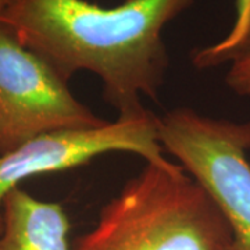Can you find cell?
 I'll list each match as a JSON object with an SVG mask.
<instances>
[{"mask_svg": "<svg viewBox=\"0 0 250 250\" xmlns=\"http://www.w3.org/2000/svg\"><path fill=\"white\" fill-rule=\"evenodd\" d=\"M195 0H124L104 7L90 0H11L0 16L22 45L64 80L89 71L118 114L157 100L168 70L163 32Z\"/></svg>", "mask_w": 250, "mask_h": 250, "instance_id": "6da1fadb", "label": "cell"}, {"mask_svg": "<svg viewBox=\"0 0 250 250\" xmlns=\"http://www.w3.org/2000/svg\"><path fill=\"white\" fill-rule=\"evenodd\" d=\"M74 250H233L213 199L179 164L145 163Z\"/></svg>", "mask_w": 250, "mask_h": 250, "instance_id": "7a4b0ae2", "label": "cell"}, {"mask_svg": "<svg viewBox=\"0 0 250 250\" xmlns=\"http://www.w3.org/2000/svg\"><path fill=\"white\" fill-rule=\"evenodd\" d=\"M157 138L220 208L232 232L233 250H250V121L178 107L157 117Z\"/></svg>", "mask_w": 250, "mask_h": 250, "instance_id": "3957f363", "label": "cell"}, {"mask_svg": "<svg viewBox=\"0 0 250 250\" xmlns=\"http://www.w3.org/2000/svg\"><path fill=\"white\" fill-rule=\"evenodd\" d=\"M106 123L72 95L49 62L0 22V153L39 135Z\"/></svg>", "mask_w": 250, "mask_h": 250, "instance_id": "277c9868", "label": "cell"}, {"mask_svg": "<svg viewBox=\"0 0 250 250\" xmlns=\"http://www.w3.org/2000/svg\"><path fill=\"white\" fill-rule=\"evenodd\" d=\"M113 152L134 153L145 163L166 160L157 138V116L147 108L118 114L114 121L96 128L39 135L0 153V232L3 200L21 182L42 174L71 170Z\"/></svg>", "mask_w": 250, "mask_h": 250, "instance_id": "5b68a950", "label": "cell"}, {"mask_svg": "<svg viewBox=\"0 0 250 250\" xmlns=\"http://www.w3.org/2000/svg\"><path fill=\"white\" fill-rule=\"evenodd\" d=\"M0 250H74L71 224L60 203L39 200L18 187L3 200Z\"/></svg>", "mask_w": 250, "mask_h": 250, "instance_id": "8992f818", "label": "cell"}, {"mask_svg": "<svg viewBox=\"0 0 250 250\" xmlns=\"http://www.w3.org/2000/svg\"><path fill=\"white\" fill-rule=\"evenodd\" d=\"M250 54V0H235V21L220 42L196 49L192 62L197 70H208L233 62Z\"/></svg>", "mask_w": 250, "mask_h": 250, "instance_id": "52a82bcc", "label": "cell"}, {"mask_svg": "<svg viewBox=\"0 0 250 250\" xmlns=\"http://www.w3.org/2000/svg\"><path fill=\"white\" fill-rule=\"evenodd\" d=\"M225 82L229 89L238 95H250V54L231 62L225 75Z\"/></svg>", "mask_w": 250, "mask_h": 250, "instance_id": "ba28073f", "label": "cell"}, {"mask_svg": "<svg viewBox=\"0 0 250 250\" xmlns=\"http://www.w3.org/2000/svg\"><path fill=\"white\" fill-rule=\"evenodd\" d=\"M11 0H0V16L3 14V11L7 9V6L10 4Z\"/></svg>", "mask_w": 250, "mask_h": 250, "instance_id": "9c48e42d", "label": "cell"}]
</instances>
